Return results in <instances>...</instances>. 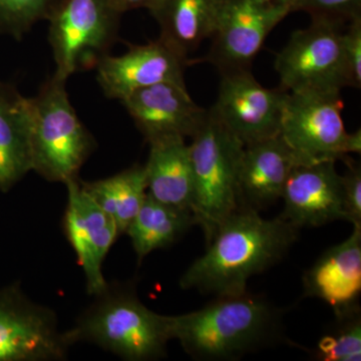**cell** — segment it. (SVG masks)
Returning <instances> with one entry per match:
<instances>
[{
  "label": "cell",
  "instance_id": "cell-3",
  "mask_svg": "<svg viewBox=\"0 0 361 361\" xmlns=\"http://www.w3.org/2000/svg\"><path fill=\"white\" fill-rule=\"evenodd\" d=\"M94 302L66 330L73 346L89 342L125 360H155L166 355L172 341L170 316L149 310L137 296L134 284L108 283Z\"/></svg>",
  "mask_w": 361,
  "mask_h": 361
},
{
  "label": "cell",
  "instance_id": "cell-26",
  "mask_svg": "<svg viewBox=\"0 0 361 361\" xmlns=\"http://www.w3.org/2000/svg\"><path fill=\"white\" fill-rule=\"evenodd\" d=\"M345 173L341 176L342 194L346 222L361 225V169L360 164L346 156Z\"/></svg>",
  "mask_w": 361,
  "mask_h": 361
},
{
  "label": "cell",
  "instance_id": "cell-10",
  "mask_svg": "<svg viewBox=\"0 0 361 361\" xmlns=\"http://www.w3.org/2000/svg\"><path fill=\"white\" fill-rule=\"evenodd\" d=\"M217 102L210 110L244 146L276 137L288 92L267 89L250 71L222 73Z\"/></svg>",
  "mask_w": 361,
  "mask_h": 361
},
{
  "label": "cell",
  "instance_id": "cell-16",
  "mask_svg": "<svg viewBox=\"0 0 361 361\" xmlns=\"http://www.w3.org/2000/svg\"><path fill=\"white\" fill-rule=\"evenodd\" d=\"M304 296L316 297L331 306L336 315L360 307L361 225L317 259L303 275Z\"/></svg>",
  "mask_w": 361,
  "mask_h": 361
},
{
  "label": "cell",
  "instance_id": "cell-25",
  "mask_svg": "<svg viewBox=\"0 0 361 361\" xmlns=\"http://www.w3.org/2000/svg\"><path fill=\"white\" fill-rule=\"evenodd\" d=\"M294 11H304L311 20L332 21L348 25L361 16V0H300Z\"/></svg>",
  "mask_w": 361,
  "mask_h": 361
},
{
  "label": "cell",
  "instance_id": "cell-23",
  "mask_svg": "<svg viewBox=\"0 0 361 361\" xmlns=\"http://www.w3.org/2000/svg\"><path fill=\"white\" fill-rule=\"evenodd\" d=\"M336 316L334 326L318 342L314 357L322 361H360V308Z\"/></svg>",
  "mask_w": 361,
  "mask_h": 361
},
{
  "label": "cell",
  "instance_id": "cell-30",
  "mask_svg": "<svg viewBox=\"0 0 361 361\" xmlns=\"http://www.w3.org/2000/svg\"><path fill=\"white\" fill-rule=\"evenodd\" d=\"M260 1L272 4V6L285 7V8H288L290 13H294V9L300 0H260Z\"/></svg>",
  "mask_w": 361,
  "mask_h": 361
},
{
  "label": "cell",
  "instance_id": "cell-28",
  "mask_svg": "<svg viewBox=\"0 0 361 361\" xmlns=\"http://www.w3.org/2000/svg\"><path fill=\"white\" fill-rule=\"evenodd\" d=\"M156 1L157 0H108L114 11L121 16L137 8H147L149 11Z\"/></svg>",
  "mask_w": 361,
  "mask_h": 361
},
{
  "label": "cell",
  "instance_id": "cell-18",
  "mask_svg": "<svg viewBox=\"0 0 361 361\" xmlns=\"http://www.w3.org/2000/svg\"><path fill=\"white\" fill-rule=\"evenodd\" d=\"M149 144L144 166L147 194L161 204L192 212L194 175L189 145L180 137H161Z\"/></svg>",
  "mask_w": 361,
  "mask_h": 361
},
{
  "label": "cell",
  "instance_id": "cell-14",
  "mask_svg": "<svg viewBox=\"0 0 361 361\" xmlns=\"http://www.w3.org/2000/svg\"><path fill=\"white\" fill-rule=\"evenodd\" d=\"M147 142L161 137H192L208 111L195 104L186 85L165 82L135 90L122 101Z\"/></svg>",
  "mask_w": 361,
  "mask_h": 361
},
{
  "label": "cell",
  "instance_id": "cell-22",
  "mask_svg": "<svg viewBox=\"0 0 361 361\" xmlns=\"http://www.w3.org/2000/svg\"><path fill=\"white\" fill-rule=\"evenodd\" d=\"M80 183L92 200L113 218L121 235L127 231L146 200L144 166H133L106 179Z\"/></svg>",
  "mask_w": 361,
  "mask_h": 361
},
{
  "label": "cell",
  "instance_id": "cell-11",
  "mask_svg": "<svg viewBox=\"0 0 361 361\" xmlns=\"http://www.w3.org/2000/svg\"><path fill=\"white\" fill-rule=\"evenodd\" d=\"M289 13L260 0H223L207 59L221 75L250 71L269 33Z\"/></svg>",
  "mask_w": 361,
  "mask_h": 361
},
{
  "label": "cell",
  "instance_id": "cell-13",
  "mask_svg": "<svg viewBox=\"0 0 361 361\" xmlns=\"http://www.w3.org/2000/svg\"><path fill=\"white\" fill-rule=\"evenodd\" d=\"M189 59L183 58L161 39L130 45L122 56L106 54L97 63V82L104 94L121 102L135 90L172 82L185 85Z\"/></svg>",
  "mask_w": 361,
  "mask_h": 361
},
{
  "label": "cell",
  "instance_id": "cell-6",
  "mask_svg": "<svg viewBox=\"0 0 361 361\" xmlns=\"http://www.w3.org/2000/svg\"><path fill=\"white\" fill-rule=\"evenodd\" d=\"M343 25L312 20L291 35L276 56L275 68L281 89L288 92L341 94L349 87L342 49Z\"/></svg>",
  "mask_w": 361,
  "mask_h": 361
},
{
  "label": "cell",
  "instance_id": "cell-12",
  "mask_svg": "<svg viewBox=\"0 0 361 361\" xmlns=\"http://www.w3.org/2000/svg\"><path fill=\"white\" fill-rule=\"evenodd\" d=\"M65 185L68 189L63 218L66 237L84 271L87 293L94 296L108 285L103 263L121 234L115 221L92 200L78 178Z\"/></svg>",
  "mask_w": 361,
  "mask_h": 361
},
{
  "label": "cell",
  "instance_id": "cell-21",
  "mask_svg": "<svg viewBox=\"0 0 361 361\" xmlns=\"http://www.w3.org/2000/svg\"><path fill=\"white\" fill-rule=\"evenodd\" d=\"M194 225L196 223L192 212L161 204L147 194L126 234L129 235L137 260L141 262L157 249L174 244Z\"/></svg>",
  "mask_w": 361,
  "mask_h": 361
},
{
  "label": "cell",
  "instance_id": "cell-15",
  "mask_svg": "<svg viewBox=\"0 0 361 361\" xmlns=\"http://www.w3.org/2000/svg\"><path fill=\"white\" fill-rule=\"evenodd\" d=\"M336 161L297 165L285 184L281 217L300 229L346 221Z\"/></svg>",
  "mask_w": 361,
  "mask_h": 361
},
{
  "label": "cell",
  "instance_id": "cell-1",
  "mask_svg": "<svg viewBox=\"0 0 361 361\" xmlns=\"http://www.w3.org/2000/svg\"><path fill=\"white\" fill-rule=\"evenodd\" d=\"M298 230L281 216L265 219L257 210L239 207L207 244L205 254L182 275L180 287L216 297L244 293L251 277L284 258Z\"/></svg>",
  "mask_w": 361,
  "mask_h": 361
},
{
  "label": "cell",
  "instance_id": "cell-19",
  "mask_svg": "<svg viewBox=\"0 0 361 361\" xmlns=\"http://www.w3.org/2000/svg\"><path fill=\"white\" fill-rule=\"evenodd\" d=\"M30 97L0 82V191L7 192L32 171Z\"/></svg>",
  "mask_w": 361,
  "mask_h": 361
},
{
  "label": "cell",
  "instance_id": "cell-9",
  "mask_svg": "<svg viewBox=\"0 0 361 361\" xmlns=\"http://www.w3.org/2000/svg\"><path fill=\"white\" fill-rule=\"evenodd\" d=\"M71 348L54 310L28 298L18 283L0 289V361L66 360Z\"/></svg>",
  "mask_w": 361,
  "mask_h": 361
},
{
  "label": "cell",
  "instance_id": "cell-27",
  "mask_svg": "<svg viewBox=\"0 0 361 361\" xmlns=\"http://www.w3.org/2000/svg\"><path fill=\"white\" fill-rule=\"evenodd\" d=\"M342 49L349 80V87L361 85V16L351 20L342 32Z\"/></svg>",
  "mask_w": 361,
  "mask_h": 361
},
{
  "label": "cell",
  "instance_id": "cell-4",
  "mask_svg": "<svg viewBox=\"0 0 361 361\" xmlns=\"http://www.w3.org/2000/svg\"><path fill=\"white\" fill-rule=\"evenodd\" d=\"M66 80L52 75L35 97L32 111V171L49 182L66 183L96 149V142L71 106Z\"/></svg>",
  "mask_w": 361,
  "mask_h": 361
},
{
  "label": "cell",
  "instance_id": "cell-8",
  "mask_svg": "<svg viewBox=\"0 0 361 361\" xmlns=\"http://www.w3.org/2000/svg\"><path fill=\"white\" fill-rule=\"evenodd\" d=\"M341 94L288 92L280 137L299 165L336 161L346 156L348 133L342 118Z\"/></svg>",
  "mask_w": 361,
  "mask_h": 361
},
{
  "label": "cell",
  "instance_id": "cell-29",
  "mask_svg": "<svg viewBox=\"0 0 361 361\" xmlns=\"http://www.w3.org/2000/svg\"><path fill=\"white\" fill-rule=\"evenodd\" d=\"M346 154H360L361 152V132L355 130L348 135L345 145Z\"/></svg>",
  "mask_w": 361,
  "mask_h": 361
},
{
  "label": "cell",
  "instance_id": "cell-24",
  "mask_svg": "<svg viewBox=\"0 0 361 361\" xmlns=\"http://www.w3.org/2000/svg\"><path fill=\"white\" fill-rule=\"evenodd\" d=\"M59 0H0V32L20 39L35 23L47 20Z\"/></svg>",
  "mask_w": 361,
  "mask_h": 361
},
{
  "label": "cell",
  "instance_id": "cell-2",
  "mask_svg": "<svg viewBox=\"0 0 361 361\" xmlns=\"http://www.w3.org/2000/svg\"><path fill=\"white\" fill-rule=\"evenodd\" d=\"M172 341L196 360H236L279 341L283 310L264 296L249 293L216 297L186 314L170 316Z\"/></svg>",
  "mask_w": 361,
  "mask_h": 361
},
{
  "label": "cell",
  "instance_id": "cell-17",
  "mask_svg": "<svg viewBox=\"0 0 361 361\" xmlns=\"http://www.w3.org/2000/svg\"><path fill=\"white\" fill-rule=\"evenodd\" d=\"M297 165L295 155L280 135L244 146L238 170L240 206L258 211L281 199Z\"/></svg>",
  "mask_w": 361,
  "mask_h": 361
},
{
  "label": "cell",
  "instance_id": "cell-7",
  "mask_svg": "<svg viewBox=\"0 0 361 361\" xmlns=\"http://www.w3.org/2000/svg\"><path fill=\"white\" fill-rule=\"evenodd\" d=\"M121 14L108 0H59L49 16V44L56 61L54 77L97 65L115 42Z\"/></svg>",
  "mask_w": 361,
  "mask_h": 361
},
{
  "label": "cell",
  "instance_id": "cell-20",
  "mask_svg": "<svg viewBox=\"0 0 361 361\" xmlns=\"http://www.w3.org/2000/svg\"><path fill=\"white\" fill-rule=\"evenodd\" d=\"M223 0H157L149 9L160 26L164 44L185 59L211 39Z\"/></svg>",
  "mask_w": 361,
  "mask_h": 361
},
{
  "label": "cell",
  "instance_id": "cell-5",
  "mask_svg": "<svg viewBox=\"0 0 361 361\" xmlns=\"http://www.w3.org/2000/svg\"><path fill=\"white\" fill-rule=\"evenodd\" d=\"M189 145L194 175L192 213L210 243L240 206L238 170L244 145L208 111Z\"/></svg>",
  "mask_w": 361,
  "mask_h": 361
}]
</instances>
